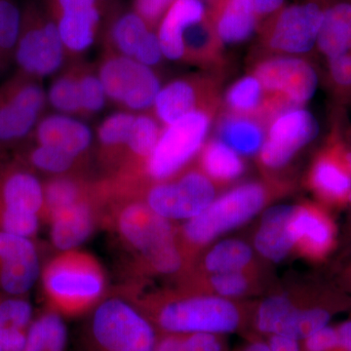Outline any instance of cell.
Wrapping results in <instances>:
<instances>
[{"label": "cell", "mask_w": 351, "mask_h": 351, "mask_svg": "<svg viewBox=\"0 0 351 351\" xmlns=\"http://www.w3.org/2000/svg\"><path fill=\"white\" fill-rule=\"evenodd\" d=\"M207 12L223 43H243L260 24L257 15L234 0H216L209 4Z\"/></svg>", "instance_id": "cell-22"}, {"label": "cell", "mask_w": 351, "mask_h": 351, "mask_svg": "<svg viewBox=\"0 0 351 351\" xmlns=\"http://www.w3.org/2000/svg\"><path fill=\"white\" fill-rule=\"evenodd\" d=\"M213 114L196 110L165 126L145 162L147 175L156 181H163L177 174L202 149Z\"/></svg>", "instance_id": "cell-9"}, {"label": "cell", "mask_w": 351, "mask_h": 351, "mask_svg": "<svg viewBox=\"0 0 351 351\" xmlns=\"http://www.w3.org/2000/svg\"><path fill=\"white\" fill-rule=\"evenodd\" d=\"M45 7L56 23L66 54L77 56L93 45L101 25L98 0H46Z\"/></svg>", "instance_id": "cell-14"}, {"label": "cell", "mask_w": 351, "mask_h": 351, "mask_svg": "<svg viewBox=\"0 0 351 351\" xmlns=\"http://www.w3.org/2000/svg\"><path fill=\"white\" fill-rule=\"evenodd\" d=\"M24 149L20 154L22 160L34 169L40 172L56 176L66 174L73 166L78 158H75L66 152L32 143H25Z\"/></svg>", "instance_id": "cell-33"}, {"label": "cell", "mask_w": 351, "mask_h": 351, "mask_svg": "<svg viewBox=\"0 0 351 351\" xmlns=\"http://www.w3.org/2000/svg\"><path fill=\"white\" fill-rule=\"evenodd\" d=\"M207 9L201 0H177L156 29L164 57L170 61L184 60L182 34L191 23L201 19Z\"/></svg>", "instance_id": "cell-20"}, {"label": "cell", "mask_w": 351, "mask_h": 351, "mask_svg": "<svg viewBox=\"0 0 351 351\" xmlns=\"http://www.w3.org/2000/svg\"><path fill=\"white\" fill-rule=\"evenodd\" d=\"M221 336L208 332H162L154 351H226Z\"/></svg>", "instance_id": "cell-37"}, {"label": "cell", "mask_w": 351, "mask_h": 351, "mask_svg": "<svg viewBox=\"0 0 351 351\" xmlns=\"http://www.w3.org/2000/svg\"><path fill=\"white\" fill-rule=\"evenodd\" d=\"M330 80L337 91L351 92V52L328 59Z\"/></svg>", "instance_id": "cell-43"}, {"label": "cell", "mask_w": 351, "mask_h": 351, "mask_svg": "<svg viewBox=\"0 0 351 351\" xmlns=\"http://www.w3.org/2000/svg\"><path fill=\"white\" fill-rule=\"evenodd\" d=\"M251 247L241 240L228 239L215 245L205 257V267L211 274L239 272L251 262Z\"/></svg>", "instance_id": "cell-31"}, {"label": "cell", "mask_w": 351, "mask_h": 351, "mask_svg": "<svg viewBox=\"0 0 351 351\" xmlns=\"http://www.w3.org/2000/svg\"><path fill=\"white\" fill-rule=\"evenodd\" d=\"M211 284L214 290L225 299L242 295L248 287L246 278L240 271L214 274Z\"/></svg>", "instance_id": "cell-44"}, {"label": "cell", "mask_w": 351, "mask_h": 351, "mask_svg": "<svg viewBox=\"0 0 351 351\" xmlns=\"http://www.w3.org/2000/svg\"><path fill=\"white\" fill-rule=\"evenodd\" d=\"M162 130L160 122L154 114L147 112L136 114L130 137L127 143V151L135 158L147 162L156 149Z\"/></svg>", "instance_id": "cell-36"}, {"label": "cell", "mask_w": 351, "mask_h": 351, "mask_svg": "<svg viewBox=\"0 0 351 351\" xmlns=\"http://www.w3.org/2000/svg\"><path fill=\"white\" fill-rule=\"evenodd\" d=\"M47 101L58 113L71 117L82 115L77 66L53 80L48 89Z\"/></svg>", "instance_id": "cell-35"}, {"label": "cell", "mask_w": 351, "mask_h": 351, "mask_svg": "<svg viewBox=\"0 0 351 351\" xmlns=\"http://www.w3.org/2000/svg\"><path fill=\"white\" fill-rule=\"evenodd\" d=\"M77 69L82 117H93L104 110L108 97L97 71L85 66Z\"/></svg>", "instance_id": "cell-40"}, {"label": "cell", "mask_w": 351, "mask_h": 351, "mask_svg": "<svg viewBox=\"0 0 351 351\" xmlns=\"http://www.w3.org/2000/svg\"><path fill=\"white\" fill-rule=\"evenodd\" d=\"M21 10L20 34L14 58L18 71L38 80L54 75L68 56L56 23L36 0H27Z\"/></svg>", "instance_id": "cell-2"}, {"label": "cell", "mask_w": 351, "mask_h": 351, "mask_svg": "<svg viewBox=\"0 0 351 351\" xmlns=\"http://www.w3.org/2000/svg\"><path fill=\"white\" fill-rule=\"evenodd\" d=\"M164 57L156 31H149L143 39L133 59L144 66L152 68L160 63Z\"/></svg>", "instance_id": "cell-46"}, {"label": "cell", "mask_w": 351, "mask_h": 351, "mask_svg": "<svg viewBox=\"0 0 351 351\" xmlns=\"http://www.w3.org/2000/svg\"><path fill=\"white\" fill-rule=\"evenodd\" d=\"M21 19L22 10L14 0H0V75L14 62Z\"/></svg>", "instance_id": "cell-34"}, {"label": "cell", "mask_w": 351, "mask_h": 351, "mask_svg": "<svg viewBox=\"0 0 351 351\" xmlns=\"http://www.w3.org/2000/svg\"><path fill=\"white\" fill-rule=\"evenodd\" d=\"M327 4L325 0H306L282 7L261 27L263 47L282 56L313 50Z\"/></svg>", "instance_id": "cell-7"}, {"label": "cell", "mask_w": 351, "mask_h": 351, "mask_svg": "<svg viewBox=\"0 0 351 351\" xmlns=\"http://www.w3.org/2000/svg\"><path fill=\"white\" fill-rule=\"evenodd\" d=\"M0 351H3L2 350L1 346H0Z\"/></svg>", "instance_id": "cell-53"}, {"label": "cell", "mask_w": 351, "mask_h": 351, "mask_svg": "<svg viewBox=\"0 0 351 351\" xmlns=\"http://www.w3.org/2000/svg\"><path fill=\"white\" fill-rule=\"evenodd\" d=\"M177 0H134L133 11L152 31H156L164 16Z\"/></svg>", "instance_id": "cell-42"}, {"label": "cell", "mask_w": 351, "mask_h": 351, "mask_svg": "<svg viewBox=\"0 0 351 351\" xmlns=\"http://www.w3.org/2000/svg\"><path fill=\"white\" fill-rule=\"evenodd\" d=\"M241 351H270L265 341H254L248 343Z\"/></svg>", "instance_id": "cell-50"}, {"label": "cell", "mask_w": 351, "mask_h": 351, "mask_svg": "<svg viewBox=\"0 0 351 351\" xmlns=\"http://www.w3.org/2000/svg\"><path fill=\"white\" fill-rule=\"evenodd\" d=\"M267 198V189L263 184H241L215 198L202 213L189 219L184 228V237L193 243L206 244L253 218Z\"/></svg>", "instance_id": "cell-6"}, {"label": "cell", "mask_w": 351, "mask_h": 351, "mask_svg": "<svg viewBox=\"0 0 351 351\" xmlns=\"http://www.w3.org/2000/svg\"><path fill=\"white\" fill-rule=\"evenodd\" d=\"M184 60L195 64L211 66L218 64L223 43L219 39L208 12L201 19L191 23L182 34Z\"/></svg>", "instance_id": "cell-25"}, {"label": "cell", "mask_w": 351, "mask_h": 351, "mask_svg": "<svg viewBox=\"0 0 351 351\" xmlns=\"http://www.w3.org/2000/svg\"><path fill=\"white\" fill-rule=\"evenodd\" d=\"M119 228L124 239L159 274H175L181 267L169 219L152 211L147 203L126 205L119 214Z\"/></svg>", "instance_id": "cell-3"}, {"label": "cell", "mask_w": 351, "mask_h": 351, "mask_svg": "<svg viewBox=\"0 0 351 351\" xmlns=\"http://www.w3.org/2000/svg\"><path fill=\"white\" fill-rule=\"evenodd\" d=\"M339 335V350L351 351V319L337 327Z\"/></svg>", "instance_id": "cell-49"}, {"label": "cell", "mask_w": 351, "mask_h": 351, "mask_svg": "<svg viewBox=\"0 0 351 351\" xmlns=\"http://www.w3.org/2000/svg\"><path fill=\"white\" fill-rule=\"evenodd\" d=\"M93 140L91 129L82 120L63 113H53L41 117L27 141L56 147L80 158L89 151Z\"/></svg>", "instance_id": "cell-17"}, {"label": "cell", "mask_w": 351, "mask_h": 351, "mask_svg": "<svg viewBox=\"0 0 351 351\" xmlns=\"http://www.w3.org/2000/svg\"><path fill=\"white\" fill-rule=\"evenodd\" d=\"M316 46L327 59L351 52V0L327 4Z\"/></svg>", "instance_id": "cell-23"}, {"label": "cell", "mask_w": 351, "mask_h": 351, "mask_svg": "<svg viewBox=\"0 0 351 351\" xmlns=\"http://www.w3.org/2000/svg\"><path fill=\"white\" fill-rule=\"evenodd\" d=\"M68 329L62 316L46 313L32 320L23 351H64Z\"/></svg>", "instance_id": "cell-28"}, {"label": "cell", "mask_w": 351, "mask_h": 351, "mask_svg": "<svg viewBox=\"0 0 351 351\" xmlns=\"http://www.w3.org/2000/svg\"><path fill=\"white\" fill-rule=\"evenodd\" d=\"M318 133L319 124L311 112L301 108L286 110L272 119L260 149L261 161L272 169L283 167Z\"/></svg>", "instance_id": "cell-12"}, {"label": "cell", "mask_w": 351, "mask_h": 351, "mask_svg": "<svg viewBox=\"0 0 351 351\" xmlns=\"http://www.w3.org/2000/svg\"><path fill=\"white\" fill-rule=\"evenodd\" d=\"M136 113L119 110L101 120L97 128V140L106 151L126 149Z\"/></svg>", "instance_id": "cell-38"}, {"label": "cell", "mask_w": 351, "mask_h": 351, "mask_svg": "<svg viewBox=\"0 0 351 351\" xmlns=\"http://www.w3.org/2000/svg\"><path fill=\"white\" fill-rule=\"evenodd\" d=\"M302 351H341L338 330L330 325L323 327L302 341Z\"/></svg>", "instance_id": "cell-45"}, {"label": "cell", "mask_w": 351, "mask_h": 351, "mask_svg": "<svg viewBox=\"0 0 351 351\" xmlns=\"http://www.w3.org/2000/svg\"><path fill=\"white\" fill-rule=\"evenodd\" d=\"M156 328L126 302L110 299L90 321L86 351H154Z\"/></svg>", "instance_id": "cell-1"}, {"label": "cell", "mask_w": 351, "mask_h": 351, "mask_svg": "<svg viewBox=\"0 0 351 351\" xmlns=\"http://www.w3.org/2000/svg\"><path fill=\"white\" fill-rule=\"evenodd\" d=\"M32 322V307L19 295L0 300V328L29 331Z\"/></svg>", "instance_id": "cell-41"}, {"label": "cell", "mask_w": 351, "mask_h": 351, "mask_svg": "<svg viewBox=\"0 0 351 351\" xmlns=\"http://www.w3.org/2000/svg\"><path fill=\"white\" fill-rule=\"evenodd\" d=\"M40 80L18 71L0 85V147L22 145L31 137L48 103Z\"/></svg>", "instance_id": "cell-5"}, {"label": "cell", "mask_w": 351, "mask_h": 351, "mask_svg": "<svg viewBox=\"0 0 351 351\" xmlns=\"http://www.w3.org/2000/svg\"><path fill=\"white\" fill-rule=\"evenodd\" d=\"M44 287L61 306L76 307L93 302L101 294L100 272L77 258H63L50 265L43 276Z\"/></svg>", "instance_id": "cell-13"}, {"label": "cell", "mask_w": 351, "mask_h": 351, "mask_svg": "<svg viewBox=\"0 0 351 351\" xmlns=\"http://www.w3.org/2000/svg\"><path fill=\"white\" fill-rule=\"evenodd\" d=\"M151 322L162 332L225 335L239 330L243 317L237 306L225 298L197 297L165 304Z\"/></svg>", "instance_id": "cell-4"}, {"label": "cell", "mask_w": 351, "mask_h": 351, "mask_svg": "<svg viewBox=\"0 0 351 351\" xmlns=\"http://www.w3.org/2000/svg\"><path fill=\"white\" fill-rule=\"evenodd\" d=\"M253 75L258 78L265 93L281 99L294 108L306 104L317 89V73L302 58H267L256 64Z\"/></svg>", "instance_id": "cell-10"}, {"label": "cell", "mask_w": 351, "mask_h": 351, "mask_svg": "<svg viewBox=\"0 0 351 351\" xmlns=\"http://www.w3.org/2000/svg\"><path fill=\"white\" fill-rule=\"evenodd\" d=\"M265 343L270 351H302V341L285 335H269Z\"/></svg>", "instance_id": "cell-48"}, {"label": "cell", "mask_w": 351, "mask_h": 351, "mask_svg": "<svg viewBox=\"0 0 351 351\" xmlns=\"http://www.w3.org/2000/svg\"><path fill=\"white\" fill-rule=\"evenodd\" d=\"M348 200H350V202L351 203V191H350V195H348Z\"/></svg>", "instance_id": "cell-52"}, {"label": "cell", "mask_w": 351, "mask_h": 351, "mask_svg": "<svg viewBox=\"0 0 351 351\" xmlns=\"http://www.w3.org/2000/svg\"><path fill=\"white\" fill-rule=\"evenodd\" d=\"M221 142L239 156H253L260 152L265 134L258 119L243 115H226L219 126Z\"/></svg>", "instance_id": "cell-26"}, {"label": "cell", "mask_w": 351, "mask_h": 351, "mask_svg": "<svg viewBox=\"0 0 351 351\" xmlns=\"http://www.w3.org/2000/svg\"><path fill=\"white\" fill-rule=\"evenodd\" d=\"M97 73L108 100L134 113L145 112L154 107L162 88L152 68L121 55L108 53L101 60Z\"/></svg>", "instance_id": "cell-8"}, {"label": "cell", "mask_w": 351, "mask_h": 351, "mask_svg": "<svg viewBox=\"0 0 351 351\" xmlns=\"http://www.w3.org/2000/svg\"><path fill=\"white\" fill-rule=\"evenodd\" d=\"M149 31L151 29L145 21L133 10L117 11L106 24L104 32L106 48L110 54L134 58Z\"/></svg>", "instance_id": "cell-24"}, {"label": "cell", "mask_w": 351, "mask_h": 351, "mask_svg": "<svg viewBox=\"0 0 351 351\" xmlns=\"http://www.w3.org/2000/svg\"><path fill=\"white\" fill-rule=\"evenodd\" d=\"M217 106V90L211 80L186 77L173 80L161 88L152 108L154 117L168 126L196 110L214 113Z\"/></svg>", "instance_id": "cell-15"}, {"label": "cell", "mask_w": 351, "mask_h": 351, "mask_svg": "<svg viewBox=\"0 0 351 351\" xmlns=\"http://www.w3.org/2000/svg\"><path fill=\"white\" fill-rule=\"evenodd\" d=\"M291 232L295 243L316 255L326 251L332 243V232L327 219L307 208H297L291 221Z\"/></svg>", "instance_id": "cell-27"}, {"label": "cell", "mask_w": 351, "mask_h": 351, "mask_svg": "<svg viewBox=\"0 0 351 351\" xmlns=\"http://www.w3.org/2000/svg\"><path fill=\"white\" fill-rule=\"evenodd\" d=\"M311 184L320 195L332 199L348 197L351 191V174L345 164L330 156H323L314 164Z\"/></svg>", "instance_id": "cell-29"}, {"label": "cell", "mask_w": 351, "mask_h": 351, "mask_svg": "<svg viewBox=\"0 0 351 351\" xmlns=\"http://www.w3.org/2000/svg\"><path fill=\"white\" fill-rule=\"evenodd\" d=\"M265 96L258 78L254 75L245 76L226 92V107L233 114L255 119V115H260Z\"/></svg>", "instance_id": "cell-32"}, {"label": "cell", "mask_w": 351, "mask_h": 351, "mask_svg": "<svg viewBox=\"0 0 351 351\" xmlns=\"http://www.w3.org/2000/svg\"><path fill=\"white\" fill-rule=\"evenodd\" d=\"M0 206L40 214L44 209L43 184L23 164L0 172Z\"/></svg>", "instance_id": "cell-18"}, {"label": "cell", "mask_w": 351, "mask_h": 351, "mask_svg": "<svg viewBox=\"0 0 351 351\" xmlns=\"http://www.w3.org/2000/svg\"><path fill=\"white\" fill-rule=\"evenodd\" d=\"M213 182L204 173L191 171L178 181L160 182L149 189L147 206L167 219L195 218L215 199Z\"/></svg>", "instance_id": "cell-11"}, {"label": "cell", "mask_w": 351, "mask_h": 351, "mask_svg": "<svg viewBox=\"0 0 351 351\" xmlns=\"http://www.w3.org/2000/svg\"><path fill=\"white\" fill-rule=\"evenodd\" d=\"M39 274L38 250L31 239L0 232V289L8 295L22 297Z\"/></svg>", "instance_id": "cell-16"}, {"label": "cell", "mask_w": 351, "mask_h": 351, "mask_svg": "<svg viewBox=\"0 0 351 351\" xmlns=\"http://www.w3.org/2000/svg\"><path fill=\"white\" fill-rule=\"evenodd\" d=\"M44 189V209L52 215L83 199L82 184L66 176H56L46 182Z\"/></svg>", "instance_id": "cell-39"}, {"label": "cell", "mask_w": 351, "mask_h": 351, "mask_svg": "<svg viewBox=\"0 0 351 351\" xmlns=\"http://www.w3.org/2000/svg\"><path fill=\"white\" fill-rule=\"evenodd\" d=\"M50 217L51 240L59 250H73L82 245L93 230V212L85 199L59 210Z\"/></svg>", "instance_id": "cell-21"}, {"label": "cell", "mask_w": 351, "mask_h": 351, "mask_svg": "<svg viewBox=\"0 0 351 351\" xmlns=\"http://www.w3.org/2000/svg\"><path fill=\"white\" fill-rule=\"evenodd\" d=\"M208 3H212V2L216 1V0H207Z\"/></svg>", "instance_id": "cell-51"}, {"label": "cell", "mask_w": 351, "mask_h": 351, "mask_svg": "<svg viewBox=\"0 0 351 351\" xmlns=\"http://www.w3.org/2000/svg\"><path fill=\"white\" fill-rule=\"evenodd\" d=\"M201 164L204 174L216 181H232L244 172V163L239 154L218 140L211 141L205 145Z\"/></svg>", "instance_id": "cell-30"}, {"label": "cell", "mask_w": 351, "mask_h": 351, "mask_svg": "<svg viewBox=\"0 0 351 351\" xmlns=\"http://www.w3.org/2000/svg\"><path fill=\"white\" fill-rule=\"evenodd\" d=\"M297 208L277 205L263 214L255 237L256 249L263 257L272 262H280L292 250L295 243L291 232V221Z\"/></svg>", "instance_id": "cell-19"}, {"label": "cell", "mask_w": 351, "mask_h": 351, "mask_svg": "<svg viewBox=\"0 0 351 351\" xmlns=\"http://www.w3.org/2000/svg\"><path fill=\"white\" fill-rule=\"evenodd\" d=\"M237 3L246 7L260 19L265 16H271L284 7L285 0H234Z\"/></svg>", "instance_id": "cell-47"}]
</instances>
